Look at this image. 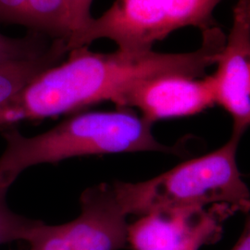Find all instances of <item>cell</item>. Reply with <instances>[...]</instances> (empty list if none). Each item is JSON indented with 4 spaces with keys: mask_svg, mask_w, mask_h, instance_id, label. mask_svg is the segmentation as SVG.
<instances>
[{
    "mask_svg": "<svg viewBox=\"0 0 250 250\" xmlns=\"http://www.w3.org/2000/svg\"><path fill=\"white\" fill-rule=\"evenodd\" d=\"M197 50L188 53H99L83 46L67 61L40 73L0 107V127L75 112L103 101L118 107L123 97L143 81L166 74L200 78L216 65L226 36L219 26L205 30Z\"/></svg>",
    "mask_w": 250,
    "mask_h": 250,
    "instance_id": "1",
    "label": "cell"
},
{
    "mask_svg": "<svg viewBox=\"0 0 250 250\" xmlns=\"http://www.w3.org/2000/svg\"><path fill=\"white\" fill-rule=\"evenodd\" d=\"M93 1L94 0H68L72 29L71 36L83 30L93 20L90 12Z\"/></svg>",
    "mask_w": 250,
    "mask_h": 250,
    "instance_id": "13",
    "label": "cell"
},
{
    "mask_svg": "<svg viewBox=\"0 0 250 250\" xmlns=\"http://www.w3.org/2000/svg\"><path fill=\"white\" fill-rule=\"evenodd\" d=\"M237 210L229 204L179 206L159 208L128 224L133 250H199L219 241L223 223Z\"/></svg>",
    "mask_w": 250,
    "mask_h": 250,
    "instance_id": "6",
    "label": "cell"
},
{
    "mask_svg": "<svg viewBox=\"0 0 250 250\" xmlns=\"http://www.w3.org/2000/svg\"><path fill=\"white\" fill-rule=\"evenodd\" d=\"M210 75L215 102L232 117V134L242 136L250 127V0H238L232 23Z\"/></svg>",
    "mask_w": 250,
    "mask_h": 250,
    "instance_id": "7",
    "label": "cell"
},
{
    "mask_svg": "<svg viewBox=\"0 0 250 250\" xmlns=\"http://www.w3.org/2000/svg\"><path fill=\"white\" fill-rule=\"evenodd\" d=\"M26 0H0V21L25 25Z\"/></svg>",
    "mask_w": 250,
    "mask_h": 250,
    "instance_id": "14",
    "label": "cell"
},
{
    "mask_svg": "<svg viewBox=\"0 0 250 250\" xmlns=\"http://www.w3.org/2000/svg\"><path fill=\"white\" fill-rule=\"evenodd\" d=\"M81 214L60 225L39 224L30 250H120L127 243V213L114 182L87 188L81 196Z\"/></svg>",
    "mask_w": 250,
    "mask_h": 250,
    "instance_id": "5",
    "label": "cell"
},
{
    "mask_svg": "<svg viewBox=\"0 0 250 250\" xmlns=\"http://www.w3.org/2000/svg\"><path fill=\"white\" fill-rule=\"evenodd\" d=\"M43 36L34 31L22 38H11L0 34V66L44 53L51 44L47 45Z\"/></svg>",
    "mask_w": 250,
    "mask_h": 250,
    "instance_id": "12",
    "label": "cell"
},
{
    "mask_svg": "<svg viewBox=\"0 0 250 250\" xmlns=\"http://www.w3.org/2000/svg\"><path fill=\"white\" fill-rule=\"evenodd\" d=\"M241 136L200 158L184 162L155 178L125 183L116 181L117 197L127 215L142 216L179 206L229 204L237 212L250 210V192L236 161Z\"/></svg>",
    "mask_w": 250,
    "mask_h": 250,
    "instance_id": "3",
    "label": "cell"
},
{
    "mask_svg": "<svg viewBox=\"0 0 250 250\" xmlns=\"http://www.w3.org/2000/svg\"><path fill=\"white\" fill-rule=\"evenodd\" d=\"M24 26L67 42L72 34L68 0H26Z\"/></svg>",
    "mask_w": 250,
    "mask_h": 250,
    "instance_id": "10",
    "label": "cell"
},
{
    "mask_svg": "<svg viewBox=\"0 0 250 250\" xmlns=\"http://www.w3.org/2000/svg\"><path fill=\"white\" fill-rule=\"evenodd\" d=\"M152 125L130 108H118L76 114L32 137L9 130L3 133L6 146L0 156V188L9 189L30 167L74 157L146 151L175 154V147L155 138Z\"/></svg>",
    "mask_w": 250,
    "mask_h": 250,
    "instance_id": "2",
    "label": "cell"
},
{
    "mask_svg": "<svg viewBox=\"0 0 250 250\" xmlns=\"http://www.w3.org/2000/svg\"><path fill=\"white\" fill-rule=\"evenodd\" d=\"M7 192L8 189L0 188V245L17 240L28 241L42 222L13 212L7 204Z\"/></svg>",
    "mask_w": 250,
    "mask_h": 250,
    "instance_id": "11",
    "label": "cell"
},
{
    "mask_svg": "<svg viewBox=\"0 0 250 250\" xmlns=\"http://www.w3.org/2000/svg\"><path fill=\"white\" fill-rule=\"evenodd\" d=\"M67 52L66 42L62 39H54L44 53L0 66V107L40 73L60 64Z\"/></svg>",
    "mask_w": 250,
    "mask_h": 250,
    "instance_id": "9",
    "label": "cell"
},
{
    "mask_svg": "<svg viewBox=\"0 0 250 250\" xmlns=\"http://www.w3.org/2000/svg\"><path fill=\"white\" fill-rule=\"evenodd\" d=\"M232 250H250V216L247 218L241 236Z\"/></svg>",
    "mask_w": 250,
    "mask_h": 250,
    "instance_id": "15",
    "label": "cell"
},
{
    "mask_svg": "<svg viewBox=\"0 0 250 250\" xmlns=\"http://www.w3.org/2000/svg\"><path fill=\"white\" fill-rule=\"evenodd\" d=\"M215 104L211 76L201 79L182 74H166L136 84L125 94L117 107H135L145 120L154 124L193 116Z\"/></svg>",
    "mask_w": 250,
    "mask_h": 250,
    "instance_id": "8",
    "label": "cell"
},
{
    "mask_svg": "<svg viewBox=\"0 0 250 250\" xmlns=\"http://www.w3.org/2000/svg\"><path fill=\"white\" fill-rule=\"evenodd\" d=\"M224 0H115L99 18L66 42L68 52L107 38L126 52L152 50L156 42L174 31L196 27L201 32L216 26V7Z\"/></svg>",
    "mask_w": 250,
    "mask_h": 250,
    "instance_id": "4",
    "label": "cell"
}]
</instances>
